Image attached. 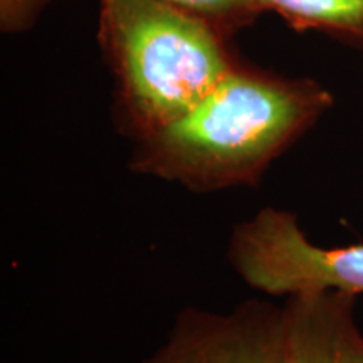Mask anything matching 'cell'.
I'll return each mask as SVG.
<instances>
[{
  "label": "cell",
  "instance_id": "5",
  "mask_svg": "<svg viewBox=\"0 0 363 363\" xmlns=\"http://www.w3.org/2000/svg\"><path fill=\"white\" fill-rule=\"evenodd\" d=\"M355 305L357 296L331 289L286 298L289 363H363Z\"/></svg>",
  "mask_w": 363,
  "mask_h": 363
},
{
  "label": "cell",
  "instance_id": "4",
  "mask_svg": "<svg viewBox=\"0 0 363 363\" xmlns=\"http://www.w3.org/2000/svg\"><path fill=\"white\" fill-rule=\"evenodd\" d=\"M142 363H289L286 308L257 298L229 311L185 308Z\"/></svg>",
  "mask_w": 363,
  "mask_h": 363
},
{
  "label": "cell",
  "instance_id": "3",
  "mask_svg": "<svg viewBox=\"0 0 363 363\" xmlns=\"http://www.w3.org/2000/svg\"><path fill=\"white\" fill-rule=\"evenodd\" d=\"M227 259L249 288L267 298L326 289L363 294V244L318 246L284 208L264 207L235 224Z\"/></svg>",
  "mask_w": 363,
  "mask_h": 363
},
{
  "label": "cell",
  "instance_id": "2",
  "mask_svg": "<svg viewBox=\"0 0 363 363\" xmlns=\"http://www.w3.org/2000/svg\"><path fill=\"white\" fill-rule=\"evenodd\" d=\"M227 40L165 0H99L98 43L115 79L120 133L138 142L202 101L239 61Z\"/></svg>",
  "mask_w": 363,
  "mask_h": 363
},
{
  "label": "cell",
  "instance_id": "8",
  "mask_svg": "<svg viewBox=\"0 0 363 363\" xmlns=\"http://www.w3.org/2000/svg\"><path fill=\"white\" fill-rule=\"evenodd\" d=\"M51 0H0V27L4 33L30 29Z\"/></svg>",
  "mask_w": 363,
  "mask_h": 363
},
{
  "label": "cell",
  "instance_id": "6",
  "mask_svg": "<svg viewBox=\"0 0 363 363\" xmlns=\"http://www.w3.org/2000/svg\"><path fill=\"white\" fill-rule=\"evenodd\" d=\"M259 13L276 12L298 33L316 30L363 51V0H254Z\"/></svg>",
  "mask_w": 363,
  "mask_h": 363
},
{
  "label": "cell",
  "instance_id": "7",
  "mask_svg": "<svg viewBox=\"0 0 363 363\" xmlns=\"http://www.w3.org/2000/svg\"><path fill=\"white\" fill-rule=\"evenodd\" d=\"M165 2L202 17L229 39L259 16L254 0H165Z\"/></svg>",
  "mask_w": 363,
  "mask_h": 363
},
{
  "label": "cell",
  "instance_id": "1",
  "mask_svg": "<svg viewBox=\"0 0 363 363\" xmlns=\"http://www.w3.org/2000/svg\"><path fill=\"white\" fill-rule=\"evenodd\" d=\"M333 103L315 79L238 61L192 110L135 142L128 169L194 194L252 187Z\"/></svg>",
  "mask_w": 363,
  "mask_h": 363
}]
</instances>
